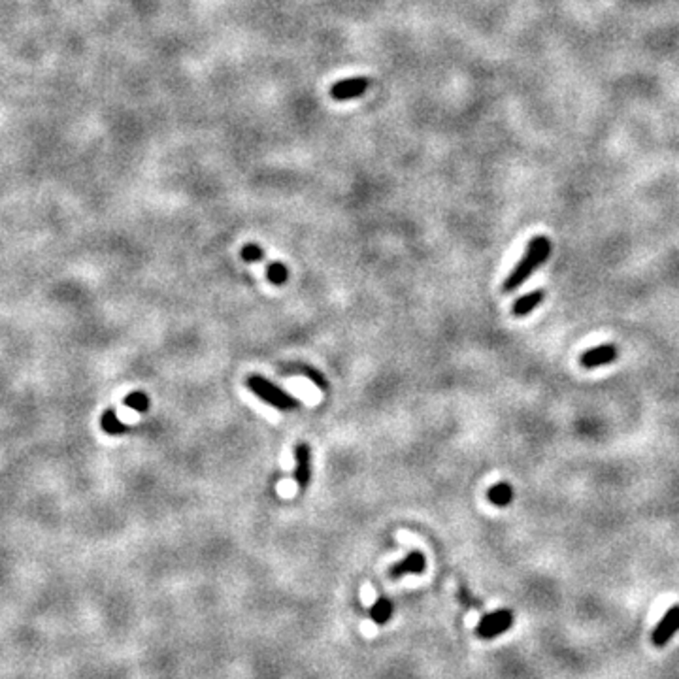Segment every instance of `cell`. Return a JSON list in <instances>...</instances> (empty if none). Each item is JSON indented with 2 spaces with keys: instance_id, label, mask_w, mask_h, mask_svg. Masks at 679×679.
<instances>
[{
  "instance_id": "6da1fadb",
  "label": "cell",
  "mask_w": 679,
  "mask_h": 679,
  "mask_svg": "<svg viewBox=\"0 0 679 679\" xmlns=\"http://www.w3.org/2000/svg\"><path fill=\"white\" fill-rule=\"evenodd\" d=\"M551 255V242L547 236H534L526 245L524 255L521 260L513 266V270L504 281V293H511L517 287H521L524 281L531 278L532 274L538 270L539 266L546 263Z\"/></svg>"
},
{
  "instance_id": "7a4b0ae2",
  "label": "cell",
  "mask_w": 679,
  "mask_h": 679,
  "mask_svg": "<svg viewBox=\"0 0 679 679\" xmlns=\"http://www.w3.org/2000/svg\"><path fill=\"white\" fill-rule=\"evenodd\" d=\"M247 387L252 389V392L257 397V399H260L263 402H266V404H270V406H274L276 410H281V412H293V410H296V408L300 406V402L295 399V397H291L289 392H285L281 387H278L276 383H272V381H268L266 377H263V376H258V374H252V376L247 377Z\"/></svg>"
},
{
  "instance_id": "3957f363",
  "label": "cell",
  "mask_w": 679,
  "mask_h": 679,
  "mask_svg": "<svg viewBox=\"0 0 679 679\" xmlns=\"http://www.w3.org/2000/svg\"><path fill=\"white\" fill-rule=\"evenodd\" d=\"M511 625H513V613L509 610H498V612L489 613L480 621V625L476 628V634H478V638H483V640H493L496 636L504 634L506 630H509Z\"/></svg>"
},
{
  "instance_id": "277c9868",
  "label": "cell",
  "mask_w": 679,
  "mask_h": 679,
  "mask_svg": "<svg viewBox=\"0 0 679 679\" xmlns=\"http://www.w3.org/2000/svg\"><path fill=\"white\" fill-rule=\"evenodd\" d=\"M372 85L368 78L364 76H357V78H349V80H340L329 89V95L333 100L336 102H347V100H353V98H359L362 96L368 87Z\"/></svg>"
},
{
  "instance_id": "5b68a950",
  "label": "cell",
  "mask_w": 679,
  "mask_h": 679,
  "mask_svg": "<svg viewBox=\"0 0 679 679\" xmlns=\"http://www.w3.org/2000/svg\"><path fill=\"white\" fill-rule=\"evenodd\" d=\"M679 630V604L670 608L665 613V617L658 621V625L651 634V642L657 647H665L666 643L672 640V636Z\"/></svg>"
},
{
  "instance_id": "8992f818",
  "label": "cell",
  "mask_w": 679,
  "mask_h": 679,
  "mask_svg": "<svg viewBox=\"0 0 679 679\" xmlns=\"http://www.w3.org/2000/svg\"><path fill=\"white\" fill-rule=\"evenodd\" d=\"M619 357V349L615 344H600V346L592 347L589 351H585L581 355V366L583 368H598V366H605L612 364L615 359Z\"/></svg>"
},
{
  "instance_id": "52a82bcc",
  "label": "cell",
  "mask_w": 679,
  "mask_h": 679,
  "mask_svg": "<svg viewBox=\"0 0 679 679\" xmlns=\"http://www.w3.org/2000/svg\"><path fill=\"white\" fill-rule=\"evenodd\" d=\"M295 480L300 491L310 485L311 480V449L308 443H298L295 447Z\"/></svg>"
},
{
  "instance_id": "ba28073f",
  "label": "cell",
  "mask_w": 679,
  "mask_h": 679,
  "mask_svg": "<svg viewBox=\"0 0 679 679\" xmlns=\"http://www.w3.org/2000/svg\"><path fill=\"white\" fill-rule=\"evenodd\" d=\"M425 568H427L425 555L421 551H412L402 561L392 564L391 568H389V577L391 579H400V577L408 576V574H421Z\"/></svg>"
},
{
  "instance_id": "9c48e42d",
  "label": "cell",
  "mask_w": 679,
  "mask_h": 679,
  "mask_svg": "<svg viewBox=\"0 0 679 679\" xmlns=\"http://www.w3.org/2000/svg\"><path fill=\"white\" fill-rule=\"evenodd\" d=\"M544 298H546V293H544V291H532L528 295H523L521 298H517L515 304H513V308H511V311H513L515 318L528 315L531 311L536 310L539 304L544 302Z\"/></svg>"
},
{
  "instance_id": "30bf717a",
  "label": "cell",
  "mask_w": 679,
  "mask_h": 679,
  "mask_svg": "<svg viewBox=\"0 0 679 679\" xmlns=\"http://www.w3.org/2000/svg\"><path fill=\"white\" fill-rule=\"evenodd\" d=\"M100 428L108 436H121L129 432V427L118 417V412L113 408H108L102 415H100Z\"/></svg>"
},
{
  "instance_id": "8fae6325",
  "label": "cell",
  "mask_w": 679,
  "mask_h": 679,
  "mask_svg": "<svg viewBox=\"0 0 679 679\" xmlns=\"http://www.w3.org/2000/svg\"><path fill=\"white\" fill-rule=\"evenodd\" d=\"M487 498L493 506L506 508V506H509L511 500H513V489H511V485L506 483V481H500V483H496V485H493V487L489 489Z\"/></svg>"
},
{
  "instance_id": "7c38bea8",
  "label": "cell",
  "mask_w": 679,
  "mask_h": 679,
  "mask_svg": "<svg viewBox=\"0 0 679 679\" xmlns=\"http://www.w3.org/2000/svg\"><path fill=\"white\" fill-rule=\"evenodd\" d=\"M392 612H394V605H392L391 600L385 597H379L374 602V605L370 608V617H372V621L376 625H385L387 621L391 619Z\"/></svg>"
},
{
  "instance_id": "4fadbf2b",
  "label": "cell",
  "mask_w": 679,
  "mask_h": 679,
  "mask_svg": "<svg viewBox=\"0 0 679 679\" xmlns=\"http://www.w3.org/2000/svg\"><path fill=\"white\" fill-rule=\"evenodd\" d=\"M125 406L138 412V414H146L149 410V397L144 391H133L125 397Z\"/></svg>"
},
{
  "instance_id": "5bb4252c",
  "label": "cell",
  "mask_w": 679,
  "mask_h": 679,
  "mask_svg": "<svg viewBox=\"0 0 679 679\" xmlns=\"http://www.w3.org/2000/svg\"><path fill=\"white\" fill-rule=\"evenodd\" d=\"M266 278H268V281H270L272 285H283V283L289 280L287 266L281 265V263H272V265H268V268H266Z\"/></svg>"
},
{
  "instance_id": "9a60e30c",
  "label": "cell",
  "mask_w": 679,
  "mask_h": 679,
  "mask_svg": "<svg viewBox=\"0 0 679 679\" xmlns=\"http://www.w3.org/2000/svg\"><path fill=\"white\" fill-rule=\"evenodd\" d=\"M295 372H300V374H304V376L308 377L310 381H313V383L318 385L319 389H323V391H326V389H329V383H326L325 376H323V374H321L319 370L313 368V366H308V364H302V366H296Z\"/></svg>"
},
{
  "instance_id": "2e32d148",
  "label": "cell",
  "mask_w": 679,
  "mask_h": 679,
  "mask_svg": "<svg viewBox=\"0 0 679 679\" xmlns=\"http://www.w3.org/2000/svg\"><path fill=\"white\" fill-rule=\"evenodd\" d=\"M245 263H260L265 258V252L257 244H245L240 252Z\"/></svg>"
},
{
  "instance_id": "e0dca14e",
  "label": "cell",
  "mask_w": 679,
  "mask_h": 679,
  "mask_svg": "<svg viewBox=\"0 0 679 679\" xmlns=\"http://www.w3.org/2000/svg\"><path fill=\"white\" fill-rule=\"evenodd\" d=\"M458 598L465 602V605H470V608H480L481 605V602H478V600H474L472 597H470V592H466V589H463V591L458 592Z\"/></svg>"
}]
</instances>
